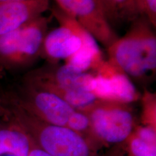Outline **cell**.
Instances as JSON below:
<instances>
[{
    "label": "cell",
    "instance_id": "6da1fadb",
    "mask_svg": "<svg viewBox=\"0 0 156 156\" xmlns=\"http://www.w3.org/2000/svg\"><path fill=\"white\" fill-rule=\"evenodd\" d=\"M5 114L24 129L36 146L51 156H100L86 139L65 126L45 122L3 94Z\"/></svg>",
    "mask_w": 156,
    "mask_h": 156
},
{
    "label": "cell",
    "instance_id": "7a4b0ae2",
    "mask_svg": "<svg viewBox=\"0 0 156 156\" xmlns=\"http://www.w3.org/2000/svg\"><path fill=\"white\" fill-rule=\"evenodd\" d=\"M153 25L140 16L126 34L106 48L108 60L130 80L146 83L156 73V36Z\"/></svg>",
    "mask_w": 156,
    "mask_h": 156
},
{
    "label": "cell",
    "instance_id": "3957f363",
    "mask_svg": "<svg viewBox=\"0 0 156 156\" xmlns=\"http://www.w3.org/2000/svg\"><path fill=\"white\" fill-rule=\"evenodd\" d=\"M90 73H78L66 65L49 64L31 70L21 81L57 95L77 110L84 111L96 99L87 90Z\"/></svg>",
    "mask_w": 156,
    "mask_h": 156
},
{
    "label": "cell",
    "instance_id": "277c9868",
    "mask_svg": "<svg viewBox=\"0 0 156 156\" xmlns=\"http://www.w3.org/2000/svg\"><path fill=\"white\" fill-rule=\"evenodd\" d=\"M51 17H39L16 30L0 36V77L31 67L41 56L42 45Z\"/></svg>",
    "mask_w": 156,
    "mask_h": 156
},
{
    "label": "cell",
    "instance_id": "5b68a950",
    "mask_svg": "<svg viewBox=\"0 0 156 156\" xmlns=\"http://www.w3.org/2000/svg\"><path fill=\"white\" fill-rule=\"evenodd\" d=\"M83 112L88 116L97 147L125 143L136 126L129 104L97 100Z\"/></svg>",
    "mask_w": 156,
    "mask_h": 156
},
{
    "label": "cell",
    "instance_id": "8992f818",
    "mask_svg": "<svg viewBox=\"0 0 156 156\" xmlns=\"http://www.w3.org/2000/svg\"><path fill=\"white\" fill-rule=\"evenodd\" d=\"M7 94L19 106L45 122L67 127L76 110L57 95L21 81L15 92Z\"/></svg>",
    "mask_w": 156,
    "mask_h": 156
},
{
    "label": "cell",
    "instance_id": "52a82bcc",
    "mask_svg": "<svg viewBox=\"0 0 156 156\" xmlns=\"http://www.w3.org/2000/svg\"><path fill=\"white\" fill-rule=\"evenodd\" d=\"M90 73L87 90L98 100L130 104L140 98L133 82L108 60Z\"/></svg>",
    "mask_w": 156,
    "mask_h": 156
},
{
    "label": "cell",
    "instance_id": "ba28073f",
    "mask_svg": "<svg viewBox=\"0 0 156 156\" xmlns=\"http://www.w3.org/2000/svg\"><path fill=\"white\" fill-rule=\"evenodd\" d=\"M56 5L80 23L106 49L119 38L96 0H55Z\"/></svg>",
    "mask_w": 156,
    "mask_h": 156
},
{
    "label": "cell",
    "instance_id": "9c48e42d",
    "mask_svg": "<svg viewBox=\"0 0 156 156\" xmlns=\"http://www.w3.org/2000/svg\"><path fill=\"white\" fill-rule=\"evenodd\" d=\"M48 8L49 0L0 2V36L38 18Z\"/></svg>",
    "mask_w": 156,
    "mask_h": 156
},
{
    "label": "cell",
    "instance_id": "30bf717a",
    "mask_svg": "<svg viewBox=\"0 0 156 156\" xmlns=\"http://www.w3.org/2000/svg\"><path fill=\"white\" fill-rule=\"evenodd\" d=\"M82 46L79 35L64 25L48 32L42 45L41 56L49 64H58L77 51Z\"/></svg>",
    "mask_w": 156,
    "mask_h": 156
},
{
    "label": "cell",
    "instance_id": "8fae6325",
    "mask_svg": "<svg viewBox=\"0 0 156 156\" xmlns=\"http://www.w3.org/2000/svg\"><path fill=\"white\" fill-rule=\"evenodd\" d=\"M125 143L129 156H156V128L135 126Z\"/></svg>",
    "mask_w": 156,
    "mask_h": 156
},
{
    "label": "cell",
    "instance_id": "7c38bea8",
    "mask_svg": "<svg viewBox=\"0 0 156 156\" xmlns=\"http://www.w3.org/2000/svg\"><path fill=\"white\" fill-rule=\"evenodd\" d=\"M142 101L141 122L142 125L156 128V95L145 90L140 96Z\"/></svg>",
    "mask_w": 156,
    "mask_h": 156
},
{
    "label": "cell",
    "instance_id": "4fadbf2b",
    "mask_svg": "<svg viewBox=\"0 0 156 156\" xmlns=\"http://www.w3.org/2000/svg\"><path fill=\"white\" fill-rule=\"evenodd\" d=\"M114 7L117 23H132L139 17L136 0H111Z\"/></svg>",
    "mask_w": 156,
    "mask_h": 156
},
{
    "label": "cell",
    "instance_id": "5bb4252c",
    "mask_svg": "<svg viewBox=\"0 0 156 156\" xmlns=\"http://www.w3.org/2000/svg\"><path fill=\"white\" fill-rule=\"evenodd\" d=\"M136 9L139 17H145L155 28L156 0H136Z\"/></svg>",
    "mask_w": 156,
    "mask_h": 156
},
{
    "label": "cell",
    "instance_id": "9a60e30c",
    "mask_svg": "<svg viewBox=\"0 0 156 156\" xmlns=\"http://www.w3.org/2000/svg\"><path fill=\"white\" fill-rule=\"evenodd\" d=\"M96 1L98 3V5H100L101 8L102 9L104 14L106 15L110 24L112 25L113 23L114 24L117 23L115 11L111 0H96Z\"/></svg>",
    "mask_w": 156,
    "mask_h": 156
},
{
    "label": "cell",
    "instance_id": "2e32d148",
    "mask_svg": "<svg viewBox=\"0 0 156 156\" xmlns=\"http://www.w3.org/2000/svg\"><path fill=\"white\" fill-rule=\"evenodd\" d=\"M30 151L0 147V156H28Z\"/></svg>",
    "mask_w": 156,
    "mask_h": 156
},
{
    "label": "cell",
    "instance_id": "e0dca14e",
    "mask_svg": "<svg viewBox=\"0 0 156 156\" xmlns=\"http://www.w3.org/2000/svg\"><path fill=\"white\" fill-rule=\"evenodd\" d=\"M28 156H51L49 154L43 151V150L39 148L38 146H36L34 144V142H33L32 147Z\"/></svg>",
    "mask_w": 156,
    "mask_h": 156
},
{
    "label": "cell",
    "instance_id": "ac0fdd59",
    "mask_svg": "<svg viewBox=\"0 0 156 156\" xmlns=\"http://www.w3.org/2000/svg\"><path fill=\"white\" fill-rule=\"evenodd\" d=\"M4 119H5V115H4V106H2L0 108V126L2 124Z\"/></svg>",
    "mask_w": 156,
    "mask_h": 156
},
{
    "label": "cell",
    "instance_id": "d6986e66",
    "mask_svg": "<svg viewBox=\"0 0 156 156\" xmlns=\"http://www.w3.org/2000/svg\"><path fill=\"white\" fill-rule=\"evenodd\" d=\"M3 106V92L0 90V108Z\"/></svg>",
    "mask_w": 156,
    "mask_h": 156
},
{
    "label": "cell",
    "instance_id": "ffe728a7",
    "mask_svg": "<svg viewBox=\"0 0 156 156\" xmlns=\"http://www.w3.org/2000/svg\"><path fill=\"white\" fill-rule=\"evenodd\" d=\"M7 1H30V0H0V2H7Z\"/></svg>",
    "mask_w": 156,
    "mask_h": 156
}]
</instances>
